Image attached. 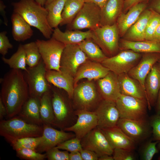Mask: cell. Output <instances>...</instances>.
<instances>
[{"mask_svg": "<svg viewBox=\"0 0 160 160\" xmlns=\"http://www.w3.org/2000/svg\"><path fill=\"white\" fill-rule=\"evenodd\" d=\"M93 41L108 57L113 56L119 49V33L116 23L101 26L91 30Z\"/></svg>", "mask_w": 160, "mask_h": 160, "instance_id": "obj_6", "label": "cell"}, {"mask_svg": "<svg viewBox=\"0 0 160 160\" xmlns=\"http://www.w3.org/2000/svg\"><path fill=\"white\" fill-rule=\"evenodd\" d=\"M98 160H114L113 156L107 154L102 155L98 158Z\"/></svg>", "mask_w": 160, "mask_h": 160, "instance_id": "obj_56", "label": "cell"}, {"mask_svg": "<svg viewBox=\"0 0 160 160\" xmlns=\"http://www.w3.org/2000/svg\"><path fill=\"white\" fill-rule=\"evenodd\" d=\"M47 70L42 59L36 65L27 68L23 74L28 85L29 96L41 98L51 89L46 74Z\"/></svg>", "mask_w": 160, "mask_h": 160, "instance_id": "obj_7", "label": "cell"}, {"mask_svg": "<svg viewBox=\"0 0 160 160\" xmlns=\"http://www.w3.org/2000/svg\"><path fill=\"white\" fill-rule=\"evenodd\" d=\"M83 160H98V157L94 152L83 149L80 151Z\"/></svg>", "mask_w": 160, "mask_h": 160, "instance_id": "obj_47", "label": "cell"}, {"mask_svg": "<svg viewBox=\"0 0 160 160\" xmlns=\"http://www.w3.org/2000/svg\"><path fill=\"white\" fill-rule=\"evenodd\" d=\"M52 88V105L55 117L54 126L61 129L70 127L74 124L77 116L75 110L70 103V98L66 92L64 93L61 89L56 87Z\"/></svg>", "mask_w": 160, "mask_h": 160, "instance_id": "obj_4", "label": "cell"}, {"mask_svg": "<svg viewBox=\"0 0 160 160\" xmlns=\"http://www.w3.org/2000/svg\"><path fill=\"white\" fill-rule=\"evenodd\" d=\"M101 10L95 4L85 2L73 21L67 25V30H92L100 26Z\"/></svg>", "mask_w": 160, "mask_h": 160, "instance_id": "obj_8", "label": "cell"}, {"mask_svg": "<svg viewBox=\"0 0 160 160\" xmlns=\"http://www.w3.org/2000/svg\"><path fill=\"white\" fill-rule=\"evenodd\" d=\"M120 118L139 119L146 118V100L121 94L115 101Z\"/></svg>", "mask_w": 160, "mask_h": 160, "instance_id": "obj_11", "label": "cell"}, {"mask_svg": "<svg viewBox=\"0 0 160 160\" xmlns=\"http://www.w3.org/2000/svg\"><path fill=\"white\" fill-rule=\"evenodd\" d=\"M43 131V125L28 123L17 115L0 122V135L10 143L20 138L41 136Z\"/></svg>", "mask_w": 160, "mask_h": 160, "instance_id": "obj_3", "label": "cell"}, {"mask_svg": "<svg viewBox=\"0 0 160 160\" xmlns=\"http://www.w3.org/2000/svg\"><path fill=\"white\" fill-rule=\"evenodd\" d=\"M142 55L130 49L121 50L115 55L107 57L101 63L118 75L128 72L139 62Z\"/></svg>", "mask_w": 160, "mask_h": 160, "instance_id": "obj_10", "label": "cell"}, {"mask_svg": "<svg viewBox=\"0 0 160 160\" xmlns=\"http://www.w3.org/2000/svg\"><path fill=\"white\" fill-rule=\"evenodd\" d=\"M149 120L153 139L158 141L157 148L160 151V115L156 114L153 115L151 117Z\"/></svg>", "mask_w": 160, "mask_h": 160, "instance_id": "obj_43", "label": "cell"}, {"mask_svg": "<svg viewBox=\"0 0 160 160\" xmlns=\"http://www.w3.org/2000/svg\"><path fill=\"white\" fill-rule=\"evenodd\" d=\"M16 151L17 156L23 159L44 160L46 158V153L42 154L32 149L22 148Z\"/></svg>", "mask_w": 160, "mask_h": 160, "instance_id": "obj_39", "label": "cell"}, {"mask_svg": "<svg viewBox=\"0 0 160 160\" xmlns=\"http://www.w3.org/2000/svg\"><path fill=\"white\" fill-rule=\"evenodd\" d=\"M46 77L50 84L64 90L72 99L74 89L73 77L61 71L49 70H47Z\"/></svg>", "mask_w": 160, "mask_h": 160, "instance_id": "obj_27", "label": "cell"}, {"mask_svg": "<svg viewBox=\"0 0 160 160\" xmlns=\"http://www.w3.org/2000/svg\"><path fill=\"white\" fill-rule=\"evenodd\" d=\"M36 42L47 70L60 71V60L66 45L52 37L47 40L37 39Z\"/></svg>", "mask_w": 160, "mask_h": 160, "instance_id": "obj_9", "label": "cell"}, {"mask_svg": "<svg viewBox=\"0 0 160 160\" xmlns=\"http://www.w3.org/2000/svg\"><path fill=\"white\" fill-rule=\"evenodd\" d=\"M56 147H53L46 152V158L48 160H69L68 152L61 151Z\"/></svg>", "mask_w": 160, "mask_h": 160, "instance_id": "obj_44", "label": "cell"}, {"mask_svg": "<svg viewBox=\"0 0 160 160\" xmlns=\"http://www.w3.org/2000/svg\"><path fill=\"white\" fill-rule=\"evenodd\" d=\"M158 62L160 64V59L159 60V61H158Z\"/></svg>", "mask_w": 160, "mask_h": 160, "instance_id": "obj_60", "label": "cell"}, {"mask_svg": "<svg viewBox=\"0 0 160 160\" xmlns=\"http://www.w3.org/2000/svg\"><path fill=\"white\" fill-rule=\"evenodd\" d=\"M40 114L42 124L54 125L55 117L50 90L44 93L40 99Z\"/></svg>", "mask_w": 160, "mask_h": 160, "instance_id": "obj_32", "label": "cell"}, {"mask_svg": "<svg viewBox=\"0 0 160 160\" xmlns=\"http://www.w3.org/2000/svg\"><path fill=\"white\" fill-rule=\"evenodd\" d=\"M144 0H125L124 3V8L125 10L129 9L133 5L142 2Z\"/></svg>", "mask_w": 160, "mask_h": 160, "instance_id": "obj_48", "label": "cell"}, {"mask_svg": "<svg viewBox=\"0 0 160 160\" xmlns=\"http://www.w3.org/2000/svg\"><path fill=\"white\" fill-rule=\"evenodd\" d=\"M83 149L95 153L98 157L105 154L113 155L112 148L101 129L96 127L81 140Z\"/></svg>", "mask_w": 160, "mask_h": 160, "instance_id": "obj_14", "label": "cell"}, {"mask_svg": "<svg viewBox=\"0 0 160 160\" xmlns=\"http://www.w3.org/2000/svg\"><path fill=\"white\" fill-rule=\"evenodd\" d=\"M152 41L160 42V23L155 31Z\"/></svg>", "mask_w": 160, "mask_h": 160, "instance_id": "obj_53", "label": "cell"}, {"mask_svg": "<svg viewBox=\"0 0 160 160\" xmlns=\"http://www.w3.org/2000/svg\"><path fill=\"white\" fill-rule=\"evenodd\" d=\"M7 111L3 101L0 97V119L2 120L3 118L6 116H7Z\"/></svg>", "mask_w": 160, "mask_h": 160, "instance_id": "obj_51", "label": "cell"}, {"mask_svg": "<svg viewBox=\"0 0 160 160\" xmlns=\"http://www.w3.org/2000/svg\"><path fill=\"white\" fill-rule=\"evenodd\" d=\"M0 97L9 118L18 115L29 97L28 85L20 70L12 69L0 79Z\"/></svg>", "mask_w": 160, "mask_h": 160, "instance_id": "obj_1", "label": "cell"}, {"mask_svg": "<svg viewBox=\"0 0 160 160\" xmlns=\"http://www.w3.org/2000/svg\"><path fill=\"white\" fill-rule=\"evenodd\" d=\"M146 28L145 40L152 41L155 31L160 23V14L153 10Z\"/></svg>", "mask_w": 160, "mask_h": 160, "instance_id": "obj_40", "label": "cell"}, {"mask_svg": "<svg viewBox=\"0 0 160 160\" xmlns=\"http://www.w3.org/2000/svg\"><path fill=\"white\" fill-rule=\"evenodd\" d=\"M146 7L145 4L140 3L131 7L127 13H121L116 23L119 35H124L129 29L137 20Z\"/></svg>", "mask_w": 160, "mask_h": 160, "instance_id": "obj_25", "label": "cell"}, {"mask_svg": "<svg viewBox=\"0 0 160 160\" xmlns=\"http://www.w3.org/2000/svg\"><path fill=\"white\" fill-rule=\"evenodd\" d=\"M56 147L60 149L65 150L70 152H80L83 149L81 140L76 137L60 143Z\"/></svg>", "mask_w": 160, "mask_h": 160, "instance_id": "obj_41", "label": "cell"}, {"mask_svg": "<svg viewBox=\"0 0 160 160\" xmlns=\"http://www.w3.org/2000/svg\"><path fill=\"white\" fill-rule=\"evenodd\" d=\"M25 54L26 65L32 67L37 65L42 60L37 45L33 41L23 45Z\"/></svg>", "mask_w": 160, "mask_h": 160, "instance_id": "obj_37", "label": "cell"}, {"mask_svg": "<svg viewBox=\"0 0 160 160\" xmlns=\"http://www.w3.org/2000/svg\"><path fill=\"white\" fill-rule=\"evenodd\" d=\"M77 116L75 123L72 126L65 128L63 130L72 132L76 137L80 140L97 125V117L95 111L84 110L75 111Z\"/></svg>", "mask_w": 160, "mask_h": 160, "instance_id": "obj_17", "label": "cell"}, {"mask_svg": "<svg viewBox=\"0 0 160 160\" xmlns=\"http://www.w3.org/2000/svg\"><path fill=\"white\" fill-rule=\"evenodd\" d=\"M153 12L151 8L145 9L136 22L127 30L124 35V39L135 41L145 40L146 28Z\"/></svg>", "mask_w": 160, "mask_h": 160, "instance_id": "obj_24", "label": "cell"}, {"mask_svg": "<svg viewBox=\"0 0 160 160\" xmlns=\"http://www.w3.org/2000/svg\"><path fill=\"white\" fill-rule=\"evenodd\" d=\"M158 159L159 160H160V156L158 158Z\"/></svg>", "mask_w": 160, "mask_h": 160, "instance_id": "obj_59", "label": "cell"}, {"mask_svg": "<svg viewBox=\"0 0 160 160\" xmlns=\"http://www.w3.org/2000/svg\"><path fill=\"white\" fill-rule=\"evenodd\" d=\"M43 127L40 141L36 149L41 153L46 152L60 143L76 137L74 133L67 132L62 129L57 130L50 125L43 124Z\"/></svg>", "mask_w": 160, "mask_h": 160, "instance_id": "obj_15", "label": "cell"}, {"mask_svg": "<svg viewBox=\"0 0 160 160\" xmlns=\"http://www.w3.org/2000/svg\"><path fill=\"white\" fill-rule=\"evenodd\" d=\"M123 0H108L101 10V26L112 25L121 13Z\"/></svg>", "mask_w": 160, "mask_h": 160, "instance_id": "obj_31", "label": "cell"}, {"mask_svg": "<svg viewBox=\"0 0 160 160\" xmlns=\"http://www.w3.org/2000/svg\"><path fill=\"white\" fill-rule=\"evenodd\" d=\"M118 77L121 94L147 101L145 90L137 80L126 73L118 75Z\"/></svg>", "mask_w": 160, "mask_h": 160, "instance_id": "obj_23", "label": "cell"}, {"mask_svg": "<svg viewBox=\"0 0 160 160\" xmlns=\"http://www.w3.org/2000/svg\"><path fill=\"white\" fill-rule=\"evenodd\" d=\"M6 6L4 2L2 1H0V11L1 16L2 17L4 20V23L6 26H7L8 24V20L6 15V13L5 9Z\"/></svg>", "mask_w": 160, "mask_h": 160, "instance_id": "obj_49", "label": "cell"}, {"mask_svg": "<svg viewBox=\"0 0 160 160\" xmlns=\"http://www.w3.org/2000/svg\"><path fill=\"white\" fill-rule=\"evenodd\" d=\"M151 9L160 14V0H155L152 4Z\"/></svg>", "mask_w": 160, "mask_h": 160, "instance_id": "obj_54", "label": "cell"}, {"mask_svg": "<svg viewBox=\"0 0 160 160\" xmlns=\"http://www.w3.org/2000/svg\"><path fill=\"white\" fill-rule=\"evenodd\" d=\"M160 59V53H144L138 63L127 73L137 80L145 89V78L153 65Z\"/></svg>", "mask_w": 160, "mask_h": 160, "instance_id": "obj_20", "label": "cell"}, {"mask_svg": "<svg viewBox=\"0 0 160 160\" xmlns=\"http://www.w3.org/2000/svg\"><path fill=\"white\" fill-rule=\"evenodd\" d=\"M71 100L75 110L93 112L103 99L94 83L88 80L77 84L74 87Z\"/></svg>", "mask_w": 160, "mask_h": 160, "instance_id": "obj_5", "label": "cell"}, {"mask_svg": "<svg viewBox=\"0 0 160 160\" xmlns=\"http://www.w3.org/2000/svg\"><path fill=\"white\" fill-rule=\"evenodd\" d=\"M66 1L55 0L44 7L48 12V23L53 29L58 27L62 22L61 15Z\"/></svg>", "mask_w": 160, "mask_h": 160, "instance_id": "obj_33", "label": "cell"}, {"mask_svg": "<svg viewBox=\"0 0 160 160\" xmlns=\"http://www.w3.org/2000/svg\"><path fill=\"white\" fill-rule=\"evenodd\" d=\"M91 30L82 31L79 30H67L62 31L58 27L54 29L52 37L65 45L78 44L85 39L92 38Z\"/></svg>", "mask_w": 160, "mask_h": 160, "instance_id": "obj_28", "label": "cell"}, {"mask_svg": "<svg viewBox=\"0 0 160 160\" xmlns=\"http://www.w3.org/2000/svg\"><path fill=\"white\" fill-rule=\"evenodd\" d=\"M40 99L29 96L17 116L28 123L43 125L40 114Z\"/></svg>", "mask_w": 160, "mask_h": 160, "instance_id": "obj_26", "label": "cell"}, {"mask_svg": "<svg viewBox=\"0 0 160 160\" xmlns=\"http://www.w3.org/2000/svg\"><path fill=\"white\" fill-rule=\"evenodd\" d=\"M95 112L97 120V127L101 129L117 126L120 118L115 101L103 100Z\"/></svg>", "mask_w": 160, "mask_h": 160, "instance_id": "obj_16", "label": "cell"}, {"mask_svg": "<svg viewBox=\"0 0 160 160\" xmlns=\"http://www.w3.org/2000/svg\"><path fill=\"white\" fill-rule=\"evenodd\" d=\"M37 3L41 5L42 6L44 7L46 0H34Z\"/></svg>", "mask_w": 160, "mask_h": 160, "instance_id": "obj_57", "label": "cell"}, {"mask_svg": "<svg viewBox=\"0 0 160 160\" xmlns=\"http://www.w3.org/2000/svg\"><path fill=\"white\" fill-rule=\"evenodd\" d=\"M85 3L84 0H66L61 15L60 26L71 24Z\"/></svg>", "mask_w": 160, "mask_h": 160, "instance_id": "obj_35", "label": "cell"}, {"mask_svg": "<svg viewBox=\"0 0 160 160\" xmlns=\"http://www.w3.org/2000/svg\"><path fill=\"white\" fill-rule=\"evenodd\" d=\"M158 141L155 142L149 141L145 144L143 147L141 153V159L144 160H151L154 155L159 152L156 145Z\"/></svg>", "mask_w": 160, "mask_h": 160, "instance_id": "obj_42", "label": "cell"}, {"mask_svg": "<svg viewBox=\"0 0 160 160\" xmlns=\"http://www.w3.org/2000/svg\"><path fill=\"white\" fill-rule=\"evenodd\" d=\"M55 0H46L45 3L44 7L48 5L51 2L54 1Z\"/></svg>", "mask_w": 160, "mask_h": 160, "instance_id": "obj_58", "label": "cell"}, {"mask_svg": "<svg viewBox=\"0 0 160 160\" xmlns=\"http://www.w3.org/2000/svg\"><path fill=\"white\" fill-rule=\"evenodd\" d=\"M85 2L93 3L98 6L101 9L105 4L108 0H84Z\"/></svg>", "mask_w": 160, "mask_h": 160, "instance_id": "obj_52", "label": "cell"}, {"mask_svg": "<svg viewBox=\"0 0 160 160\" xmlns=\"http://www.w3.org/2000/svg\"><path fill=\"white\" fill-rule=\"evenodd\" d=\"M144 87L148 108L151 109L155 105L160 89V64L158 62L153 65L147 75Z\"/></svg>", "mask_w": 160, "mask_h": 160, "instance_id": "obj_21", "label": "cell"}, {"mask_svg": "<svg viewBox=\"0 0 160 160\" xmlns=\"http://www.w3.org/2000/svg\"><path fill=\"white\" fill-rule=\"evenodd\" d=\"M113 149L122 148L133 151L135 142L118 126L101 129Z\"/></svg>", "mask_w": 160, "mask_h": 160, "instance_id": "obj_22", "label": "cell"}, {"mask_svg": "<svg viewBox=\"0 0 160 160\" xmlns=\"http://www.w3.org/2000/svg\"><path fill=\"white\" fill-rule=\"evenodd\" d=\"M133 151L122 148L113 149V157L114 160H133L135 159Z\"/></svg>", "mask_w": 160, "mask_h": 160, "instance_id": "obj_45", "label": "cell"}, {"mask_svg": "<svg viewBox=\"0 0 160 160\" xmlns=\"http://www.w3.org/2000/svg\"><path fill=\"white\" fill-rule=\"evenodd\" d=\"M78 44L90 60L101 63L108 57L91 38L85 39Z\"/></svg>", "mask_w": 160, "mask_h": 160, "instance_id": "obj_34", "label": "cell"}, {"mask_svg": "<svg viewBox=\"0 0 160 160\" xmlns=\"http://www.w3.org/2000/svg\"><path fill=\"white\" fill-rule=\"evenodd\" d=\"M155 106L156 114L160 115V89L158 93Z\"/></svg>", "mask_w": 160, "mask_h": 160, "instance_id": "obj_55", "label": "cell"}, {"mask_svg": "<svg viewBox=\"0 0 160 160\" xmlns=\"http://www.w3.org/2000/svg\"><path fill=\"white\" fill-rule=\"evenodd\" d=\"M12 4L13 12L20 15L31 26L37 28L45 38H51L54 29L48 23V12L44 7L34 0H19Z\"/></svg>", "mask_w": 160, "mask_h": 160, "instance_id": "obj_2", "label": "cell"}, {"mask_svg": "<svg viewBox=\"0 0 160 160\" xmlns=\"http://www.w3.org/2000/svg\"><path fill=\"white\" fill-rule=\"evenodd\" d=\"M97 89L103 100L116 101L121 94L118 75L111 71L97 80Z\"/></svg>", "mask_w": 160, "mask_h": 160, "instance_id": "obj_19", "label": "cell"}, {"mask_svg": "<svg viewBox=\"0 0 160 160\" xmlns=\"http://www.w3.org/2000/svg\"><path fill=\"white\" fill-rule=\"evenodd\" d=\"M69 160H83L80 152H70L69 155Z\"/></svg>", "mask_w": 160, "mask_h": 160, "instance_id": "obj_50", "label": "cell"}, {"mask_svg": "<svg viewBox=\"0 0 160 160\" xmlns=\"http://www.w3.org/2000/svg\"><path fill=\"white\" fill-rule=\"evenodd\" d=\"M117 125L135 143L146 139L152 133L147 117L139 119L120 118Z\"/></svg>", "mask_w": 160, "mask_h": 160, "instance_id": "obj_13", "label": "cell"}, {"mask_svg": "<svg viewBox=\"0 0 160 160\" xmlns=\"http://www.w3.org/2000/svg\"><path fill=\"white\" fill-rule=\"evenodd\" d=\"M41 140V136L28 137L17 139L11 143L13 149L15 151L22 148L36 149Z\"/></svg>", "mask_w": 160, "mask_h": 160, "instance_id": "obj_38", "label": "cell"}, {"mask_svg": "<svg viewBox=\"0 0 160 160\" xmlns=\"http://www.w3.org/2000/svg\"><path fill=\"white\" fill-rule=\"evenodd\" d=\"M119 49H130L141 53H160V42L153 41H131L121 40L119 43Z\"/></svg>", "mask_w": 160, "mask_h": 160, "instance_id": "obj_30", "label": "cell"}, {"mask_svg": "<svg viewBox=\"0 0 160 160\" xmlns=\"http://www.w3.org/2000/svg\"><path fill=\"white\" fill-rule=\"evenodd\" d=\"M2 60L12 69H19L23 71H25L27 69L25 54L23 45L20 44L16 52L9 58H7L3 56Z\"/></svg>", "mask_w": 160, "mask_h": 160, "instance_id": "obj_36", "label": "cell"}, {"mask_svg": "<svg viewBox=\"0 0 160 160\" xmlns=\"http://www.w3.org/2000/svg\"><path fill=\"white\" fill-rule=\"evenodd\" d=\"M88 59L78 44L66 45L60 60V70L74 78L79 66Z\"/></svg>", "mask_w": 160, "mask_h": 160, "instance_id": "obj_12", "label": "cell"}, {"mask_svg": "<svg viewBox=\"0 0 160 160\" xmlns=\"http://www.w3.org/2000/svg\"><path fill=\"white\" fill-rule=\"evenodd\" d=\"M12 34L17 41H23L30 39L33 31L31 26L18 14L13 12L11 17Z\"/></svg>", "mask_w": 160, "mask_h": 160, "instance_id": "obj_29", "label": "cell"}, {"mask_svg": "<svg viewBox=\"0 0 160 160\" xmlns=\"http://www.w3.org/2000/svg\"><path fill=\"white\" fill-rule=\"evenodd\" d=\"M7 34L6 31L0 33V53L4 57L7 53L8 50L13 47L7 36Z\"/></svg>", "mask_w": 160, "mask_h": 160, "instance_id": "obj_46", "label": "cell"}, {"mask_svg": "<svg viewBox=\"0 0 160 160\" xmlns=\"http://www.w3.org/2000/svg\"><path fill=\"white\" fill-rule=\"evenodd\" d=\"M110 71L101 63L88 59L79 68L74 77V87L81 79L97 80L105 76Z\"/></svg>", "mask_w": 160, "mask_h": 160, "instance_id": "obj_18", "label": "cell"}]
</instances>
